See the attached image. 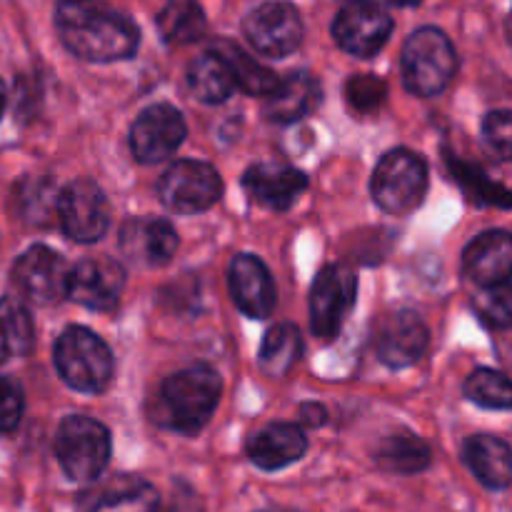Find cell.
<instances>
[{"mask_svg": "<svg viewBox=\"0 0 512 512\" xmlns=\"http://www.w3.org/2000/svg\"><path fill=\"white\" fill-rule=\"evenodd\" d=\"M60 43L88 63H115L133 58L140 33L133 20L103 0H60L55 5Z\"/></svg>", "mask_w": 512, "mask_h": 512, "instance_id": "cell-1", "label": "cell"}, {"mask_svg": "<svg viewBox=\"0 0 512 512\" xmlns=\"http://www.w3.org/2000/svg\"><path fill=\"white\" fill-rule=\"evenodd\" d=\"M223 393V380L210 365H193L170 375L160 388L165 423L183 435H195L215 413Z\"/></svg>", "mask_w": 512, "mask_h": 512, "instance_id": "cell-2", "label": "cell"}, {"mask_svg": "<svg viewBox=\"0 0 512 512\" xmlns=\"http://www.w3.org/2000/svg\"><path fill=\"white\" fill-rule=\"evenodd\" d=\"M53 363L65 385L88 395L103 393L115 373V360L108 343L80 325H70L55 340Z\"/></svg>", "mask_w": 512, "mask_h": 512, "instance_id": "cell-3", "label": "cell"}, {"mask_svg": "<svg viewBox=\"0 0 512 512\" xmlns=\"http://www.w3.org/2000/svg\"><path fill=\"white\" fill-rule=\"evenodd\" d=\"M403 83L418 98L443 93L458 70V53L438 28H420L403 45Z\"/></svg>", "mask_w": 512, "mask_h": 512, "instance_id": "cell-4", "label": "cell"}, {"mask_svg": "<svg viewBox=\"0 0 512 512\" xmlns=\"http://www.w3.org/2000/svg\"><path fill=\"white\" fill-rule=\"evenodd\" d=\"M110 433L88 415H68L55 433V458L73 483H95L110 463Z\"/></svg>", "mask_w": 512, "mask_h": 512, "instance_id": "cell-5", "label": "cell"}, {"mask_svg": "<svg viewBox=\"0 0 512 512\" xmlns=\"http://www.w3.org/2000/svg\"><path fill=\"white\" fill-rule=\"evenodd\" d=\"M370 193L385 213H413L428 193V163L408 148L390 150L375 168Z\"/></svg>", "mask_w": 512, "mask_h": 512, "instance_id": "cell-6", "label": "cell"}, {"mask_svg": "<svg viewBox=\"0 0 512 512\" xmlns=\"http://www.w3.org/2000/svg\"><path fill=\"white\" fill-rule=\"evenodd\" d=\"M158 198L170 213H205L223 198V178L203 160H178L160 178Z\"/></svg>", "mask_w": 512, "mask_h": 512, "instance_id": "cell-7", "label": "cell"}, {"mask_svg": "<svg viewBox=\"0 0 512 512\" xmlns=\"http://www.w3.org/2000/svg\"><path fill=\"white\" fill-rule=\"evenodd\" d=\"M58 223L73 243H95L110 228V203L93 180H73L58 195Z\"/></svg>", "mask_w": 512, "mask_h": 512, "instance_id": "cell-8", "label": "cell"}, {"mask_svg": "<svg viewBox=\"0 0 512 512\" xmlns=\"http://www.w3.org/2000/svg\"><path fill=\"white\" fill-rule=\"evenodd\" d=\"M243 33L260 55L285 58L303 43V18L295 5L275 0L250 10L243 23Z\"/></svg>", "mask_w": 512, "mask_h": 512, "instance_id": "cell-9", "label": "cell"}, {"mask_svg": "<svg viewBox=\"0 0 512 512\" xmlns=\"http://www.w3.org/2000/svg\"><path fill=\"white\" fill-rule=\"evenodd\" d=\"M393 33V18L373 0H353L333 20V38L355 58H373Z\"/></svg>", "mask_w": 512, "mask_h": 512, "instance_id": "cell-10", "label": "cell"}, {"mask_svg": "<svg viewBox=\"0 0 512 512\" xmlns=\"http://www.w3.org/2000/svg\"><path fill=\"white\" fill-rule=\"evenodd\" d=\"M188 135L183 113L168 103L145 108L130 128V153L138 163L153 165L168 160Z\"/></svg>", "mask_w": 512, "mask_h": 512, "instance_id": "cell-11", "label": "cell"}, {"mask_svg": "<svg viewBox=\"0 0 512 512\" xmlns=\"http://www.w3.org/2000/svg\"><path fill=\"white\" fill-rule=\"evenodd\" d=\"M358 278L345 265H325L310 290V328L318 338H333L355 303Z\"/></svg>", "mask_w": 512, "mask_h": 512, "instance_id": "cell-12", "label": "cell"}, {"mask_svg": "<svg viewBox=\"0 0 512 512\" xmlns=\"http://www.w3.org/2000/svg\"><path fill=\"white\" fill-rule=\"evenodd\" d=\"M70 265L63 255L45 245H33L25 250L13 265V283L23 298L38 305H53L68 298Z\"/></svg>", "mask_w": 512, "mask_h": 512, "instance_id": "cell-13", "label": "cell"}, {"mask_svg": "<svg viewBox=\"0 0 512 512\" xmlns=\"http://www.w3.org/2000/svg\"><path fill=\"white\" fill-rule=\"evenodd\" d=\"M123 288L125 270L113 258H88L70 268L68 298L88 310H98V313L115 310Z\"/></svg>", "mask_w": 512, "mask_h": 512, "instance_id": "cell-14", "label": "cell"}, {"mask_svg": "<svg viewBox=\"0 0 512 512\" xmlns=\"http://www.w3.org/2000/svg\"><path fill=\"white\" fill-rule=\"evenodd\" d=\"M428 343V325L413 310H395L388 318L380 320L375 330V350L390 368H408L418 363L428 350Z\"/></svg>", "mask_w": 512, "mask_h": 512, "instance_id": "cell-15", "label": "cell"}, {"mask_svg": "<svg viewBox=\"0 0 512 512\" xmlns=\"http://www.w3.org/2000/svg\"><path fill=\"white\" fill-rule=\"evenodd\" d=\"M178 233L168 220L130 218L120 228V250L125 258L143 268L168 265L178 250Z\"/></svg>", "mask_w": 512, "mask_h": 512, "instance_id": "cell-16", "label": "cell"}, {"mask_svg": "<svg viewBox=\"0 0 512 512\" xmlns=\"http://www.w3.org/2000/svg\"><path fill=\"white\" fill-rule=\"evenodd\" d=\"M228 283L240 313L253 320L270 318L275 310V283L263 260L248 253L235 255L228 270Z\"/></svg>", "mask_w": 512, "mask_h": 512, "instance_id": "cell-17", "label": "cell"}, {"mask_svg": "<svg viewBox=\"0 0 512 512\" xmlns=\"http://www.w3.org/2000/svg\"><path fill=\"white\" fill-rule=\"evenodd\" d=\"M308 188V178L298 168L283 163L250 165L243 175V190L253 203L283 213L293 208L295 200Z\"/></svg>", "mask_w": 512, "mask_h": 512, "instance_id": "cell-18", "label": "cell"}, {"mask_svg": "<svg viewBox=\"0 0 512 512\" xmlns=\"http://www.w3.org/2000/svg\"><path fill=\"white\" fill-rule=\"evenodd\" d=\"M463 273L480 288L510 283L512 278V233L488 230L480 233L463 253Z\"/></svg>", "mask_w": 512, "mask_h": 512, "instance_id": "cell-19", "label": "cell"}, {"mask_svg": "<svg viewBox=\"0 0 512 512\" xmlns=\"http://www.w3.org/2000/svg\"><path fill=\"white\" fill-rule=\"evenodd\" d=\"M75 512H158V490L140 478L105 480L78 498Z\"/></svg>", "mask_w": 512, "mask_h": 512, "instance_id": "cell-20", "label": "cell"}, {"mask_svg": "<svg viewBox=\"0 0 512 512\" xmlns=\"http://www.w3.org/2000/svg\"><path fill=\"white\" fill-rule=\"evenodd\" d=\"M308 450V438L295 423H273L250 438L248 458L260 470H283L298 463Z\"/></svg>", "mask_w": 512, "mask_h": 512, "instance_id": "cell-21", "label": "cell"}, {"mask_svg": "<svg viewBox=\"0 0 512 512\" xmlns=\"http://www.w3.org/2000/svg\"><path fill=\"white\" fill-rule=\"evenodd\" d=\"M320 100H323L320 80L310 75L308 70H298V73H290L288 78L280 80L275 93L265 100L263 113L270 123H298L318 108Z\"/></svg>", "mask_w": 512, "mask_h": 512, "instance_id": "cell-22", "label": "cell"}, {"mask_svg": "<svg viewBox=\"0 0 512 512\" xmlns=\"http://www.w3.org/2000/svg\"><path fill=\"white\" fill-rule=\"evenodd\" d=\"M470 473L490 490H505L512 483V448L493 435H475L463 448Z\"/></svg>", "mask_w": 512, "mask_h": 512, "instance_id": "cell-23", "label": "cell"}, {"mask_svg": "<svg viewBox=\"0 0 512 512\" xmlns=\"http://www.w3.org/2000/svg\"><path fill=\"white\" fill-rule=\"evenodd\" d=\"M430 460L433 455H430L428 443L410 430H395L388 438H383V443L375 450V463L388 473H423Z\"/></svg>", "mask_w": 512, "mask_h": 512, "instance_id": "cell-24", "label": "cell"}, {"mask_svg": "<svg viewBox=\"0 0 512 512\" xmlns=\"http://www.w3.org/2000/svg\"><path fill=\"white\" fill-rule=\"evenodd\" d=\"M213 53H218L220 58L228 65L230 75H233L235 88H240L248 95H268L275 93V88L280 85V78L270 68L260 65L258 60L250 58L240 45L230 43V40H218L213 48Z\"/></svg>", "mask_w": 512, "mask_h": 512, "instance_id": "cell-25", "label": "cell"}, {"mask_svg": "<svg viewBox=\"0 0 512 512\" xmlns=\"http://www.w3.org/2000/svg\"><path fill=\"white\" fill-rule=\"evenodd\" d=\"M155 25L168 45H188L203 38L208 20L198 0H168L155 18Z\"/></svg>", "mask_w": 512, "mask_h": 512, "instance_id": "cell-26", "label": "cell"}, {"mask_svg": "<svg viewBox=\"0 0 512 512\" xmlns=\"http://www.w3.org/2000/svg\"><path fill=\"white\" fill-rule=\"evenodd\" d=\"M188 88L200 103L218 105L225 103L233 93L235 83L233 75H230L228 65L220 58L218 53H203L200 58H195L188 68Z\"/></svg>", "mask_w": 512, "mask_h": 512, "instance_id": "cell-27", "label": "cell"}, {"mask_svg": "<svg viewBox=\"0 0 512 512\" xmlns=\"http://www.w3.org/2000/svg\"><path fill=\"white\" fill-rule=\"evenodd\" d=\"M33 318L20 300H0V363L23 358L33 350Z\"/></svg>", "mask_w": 512, "mask_h": 512, "instance_id": "cell-28", "label": "cell"}, {"mask_svg": "<svg viewBox=\"0 0 512 512\" xmlns=\"http://www.w3.org/2000/svg\"><path fill=\"white\" fill-rule=\"evenodd\" d=\"M303 350V340L295 325L278 323L265 333L263 345H260V368L270 378H285L295 368Z\"/></svg>", "mask_w": 512, "mask_h": 512, "instance_id": "cell-29", "label": "cell"}, {"mask_svg": "<svg viewBox=\"0 0 512 512\" xmlns=\"http://www.w3.org/2000/svg\"><path fill=\"white\" fill-rule=\"evenodd\" d=\"M445 163H448L450 173L458 180V185L463 188V193L468 195L473 203L478 205H495V208H512V193L505 190L503 185L493 183L488 175L483 173L475 165L465 163V160L455 158V155L445 153Z\"/></svg>", "mask_w": 512, "mask_h": 512, "instance_id": "cell-30", "label": "cell"}, {"mask_svg": "<svg viewBox=\"0 0 512 512\" xmlns=\"http://www.w3.org/2000/svg\"><path fill=\"white\" fill-rule=\"evenodd\" d=\"M58 190L48 178H28L15 188L13 198L18 215L30 225H45L50 218H58Z\"/></svg>", "mask_w": 512, "mask_h": 512, "instance_id": "cell-31", "label": "cell"}, {"mask_svg": "<svg viewBox=\"0 0 512 512\" xmlns=\"http://www.w3.org/2000/svg\"><path fill=\"white\" fill-rule=\"evenodd\" d=\"M465 395L488 410H512V380L490 368H480L465 380Z\"/></svg>", "mask_w": 512, "mask_h": 512, "instance_id": "cell-32", "label": "cell"}, {"mask_svg": "<svg viewBox=\"0 0 512 512\" xmlns=\"http://www.w3.org/2000/svg\"><path fill=\"white\" fill-rule=\"evenodd\" d=\"M475 313L490 328H512V283L483 288L475 298Z\"/></svg>", "mask_w": 512, "mask_h": 512, "instance_id": "cell-33", "label": "cell"}, {"mask_svg": "<svg viewBox=\"0 0 512 512\" xmlns=\"http://www.w3.org/2000/svg\"><path fill=\"white\" fill-rule=\"evenodd\" d=\"M385 95H388V88H385L383 80L375 78V75H353V78L345 83V98H348V105L363 115L375 113V110L385 103Z\"/></svg>", "mask_w": 512, "mask_h": 512, "instance_id": "cell-34", "label": "cell"}, {"mask_svg": "<svg viewBox=\"0 0 512 512\" xmlns=\"http://www.w3.org/2000/svg\"><path fill=\"white\" fill-rule=\"evenodd\" d=\"M483 138L490 153L512 160V110H493L483 120Z\"/></svg>", "mask_w": 512, "mask_h": 512, "instance_id": "cell-35", "label": "cell"}, {"mask_svg": "<svg viewBox=\"0 0 512 512\" xmlns=\"http://www.w3.org/2000/svg\"><path fill=\"white\" fill-rule=\"evenodd\" d=\"M20 415H23V393L18 383L0 375V433L18 428Z\"/></svg>", "mask_w": 512, "mask_h": 512, "instance_id": "cell-36", "label": "cell"}, {"mask_svg": "<svg viewBox=\"0 0 512 512\" xmlns=\"http://www.w3.org/2000/svg\"><path fill=\"white\" fill-rule=\"evenodd\" d=\"M300 418H303V423L310 425V428H320V425H325V420H328V413H325L323 405L305 403L300 405Z\"/></svg>", "mask_w": 512, "mask_h": 512, "instance_id": "cell-37", "label": "cell"}, {"mask_svg": "<svg viewBox=\"0 0 512 512\" xmlns=\"http://www.w3.org/2000/svg\"><path fill=\"white\" fill-rule=\"evenodd\" d=\"M390 3H395L398 8H415V5H420L423 0H390Z\"/></svg>", "mask_w": 512, "mask_h": 512, "instance_id": "cell-38", "label": "cell"}, {"mask_svg": "<svg viewBox=\"0 0 512 512\" xmlns=\"http://www.w3.org/2000/svg\"><path fill=\"white\" fill-rule=\"evenodd\" d=\"M5 103H8V93H5V85H3V80H0V115H3Z\"/></svg>", "mask_w": 512, "mask_h": 512, "instance_id": "cell-39", "label": "cell"}, {"mask_svg": "<svg viewBox=\"0 0 512 512\" xmlns=\"http://www.w3.org/2000/svg\"><path fill=\"white\" fill-rule=\"evenodd\" d=\"M505 33H508V40H510V45H512V8H510L508 20H505Z\"/></svg>", "mask_w": 512, "mask_h": 512, "instance_id": "cell-40", "label": "cell"}, {"mask_svg": "<svg viewBox=\"0 0 512 512\" xmlns=\"http://www.w3.org/2000/svg\"><path fill=\"white\" fill-rule=\"evenodd\" d=\"M268 512H283V510H268Z\"/></svg>", "mask_w": 512, "mask_h": 512, "instance_id": "cell-41", "label": "cell"}]
</instances>
